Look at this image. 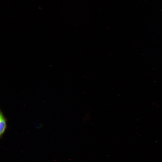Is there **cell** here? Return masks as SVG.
I'll use <instances>...</instances> for the list:
<instances>
[{"instance_id": "cell-1", "label": "cell", "mask_w": 162, "mask_h": 162, "mask_svg": "<svg viewBox=\"0 0 162 162\" xmlns=\"http://www.w3.org/2000/svg\"><path fill=\"white\" fill-rule=\"evenodd\" d=\"M7 119L1 110L0 111V137L2 136L7 128Z\"/></svg>"}]
</instances>
